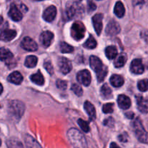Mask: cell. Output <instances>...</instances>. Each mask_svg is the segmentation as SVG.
Returning <instances> with one entry per match:
<instances>
[{"label":"cell","instance_id":"obj_1","mask_svg":"<svg viewBox=\"0 0 148 148\" xmlns=\"http://www.w3.org/2000/svg\"><path fill=\"white\" fill-rule=\"evenodd\" d=\"M69 142L74 148H87L86 138L82 132L75 128H71L68 132Z\"/></svg>","mask_w":148,"mask_h":148},{"label":"cell","instance_id":"obj_2","mask_svg":"<svg viewBox=\"0 0 148 148\" xmlns=\"http://www.w3.org/2000/svg\"><path fill=\"white\" fill-rule=\"evenodd\" d=\"M90 66L94 71L97 73V78L99 82H103L108 73L107 67L102 64V61L98 57L92 55L89 58Z\"/></svg>","mask_w":148,"mask_h":148},{"label":"cell","instance_id":"obj_3","mask_svg":"<svg viewBox=\"0 0 148 148\" xmlns=\"http://www.w3.org/2000/svg\"><path fill=\"white\" fill-rule=\"evenodd\" d=\"M25 111V105L19 100L11 101L8 105V112L11 117L16 121H19Z\"/></svg>","mask_w":148,"mask_h":148},{"label":"cell","instance_id":"obj_4","mask_svg":"<svg viewBox=\"0 0 148 148\" xmlns=\"http://www.w3.org/2000/svg\"><path fill=\"white\" fill-rule=\"evenodd\" d=\"M133 129L137 139L143 143H148V133L145 131L140 119H136L133 123Z\"/></svg>","mask_w":148,"mask_h":148},{"label":"cell","instance_id":"obj_5","mask_svg":"<svg viewBox=\"0 0 148 148\" xmlns=\"http://www.w3.org/2000/svg\"><path fill=\"white\" fill-rule=\"evenodd\" d=\"M86 28L81 21H76L71 26V36L76 41H79L84 37Z\"/></svg>","mask_w":148,"mask_h":148},{"label":"cell","instance_id":"obj_6","mask_svg":"<svg viewBox=\"0 0 148 148\" xmlns=\"http://www.w3.org/2000/svg\"><path fill=\"white\" fill-rule=\"evenodd\" d=\"M21 47L23 49L28 51V52H34L38 49V45L36 43L35 41H34L28 36L24 37L21 42Z\"/></svg>","mask_w":148,"mask_h":148},{"label":"cell","instance_id":"obj_7","mask_svg":"<svg viewBox=\"0 0 148 148\" xmlns=\"http://www.w3.org/2000/svg\"><path fill=\"white\" fill-rule=\"evenodd\" d=\"M121 31V27L119 23L116 22L114 20H111L107 25L105 28V32L108 35L113 36L119 34Z\"/></svg>","mask_w":148,"mask_h":148},{"label":"cell","instance_id":"obj_8","mask_svg":"<svg viewBox=\"0 0 148 148\" xmlns=\"http://www.w3.org/2000/svg\"><path fill=\"white\" fill-rule=\"evenodd\" d=\"M77 80L79 83L82 84L84 86H89L92 80L90 72L88 70H82L79 71L77 74Z\"/></svg>","mask_w":148,"mask_h":148},{"label":"cell","instance_id":"obj_9","mask_svg":"<svg viewBox=\"0 0 148 148\" xmlns=\"http://www.w3.org/2000/svg\"><path fill=\"white\" fill-rule=\"evenodd\" d=\"M58 66H59L60 71L63 74H68L72 69V64L71 61L67 58L60 57L58 59Z\"/></svg>","mask_w":148,"mask_h":148},{"label":"cell","instance_id":"obj_10","mask_svg":"<svg viewBox=\"0 0 148 148\" xmlns=\"http://www.w3.org/2000/svg\"><path fill=\"white\" fill-rule=\"evenodd\" d=\"M57 15V8L54 5L48 7L43 13V18L47 22H52Z\"/></svg>","mask_w":148,"mask_h":148},{"label":"cell","instance_id":"obj_11","mask_svg":"<svg viewBox=\"0 0 148 148\" xmlns=\"http://www.w3.org/2000/svg\"><path fill=\"white\" fill-rule=\"evenodd\" d=\"M130 70L134 74H142L145 71V67L140 59H134L130 65Z\"/></svg>","mask_w":148,"mask_h":148},{"label":"cell","instance_id":"obj_12","mask_svg":"<svg viewBox=\"0 0 148 148\" xmlns=\"http://www.w3.org/2000/svg\"><path fill=\"white\" fill-rule=\"evenodd\" d=\"M102 18L103 15L101 13L96 14L92 18V23H93L94 28L97 35H100L102 30Z\"/></svg>","mask_w":148,"mask_h":148},{"label":"cell","instance_id":"obj_13","mask_svg":"<svg viewBox=\"0 0 148 148\" xmlns=\"http://www.w3.org/2000/svg\"><path fill=\"white\" fill-rule=\"evenodd\" d=\"M8 15H9L10 18L14 21H20L22 20L23 18V15L22 12H21L19 9L18 8V7L15 5H12L10 7V9L9 12H8Z\"/></svg>","mask_w":148,"mask_h":148},{"label":"cell","instance_id":"obj_14","mask_svg":"<svg viewBox=\"0 0 148 148\" xmlns=\"http://www.w3.org/2000/svg\"><path fill=\"white\" fill-rule=\"evenodd\" d=\"M17 36V32L15 30L5 29L0 34V39L3 42H10L15 39Z\"/></svg>","mask_w":148,"mask_h":148},{"label":"cell","instance_id":"obj_15","mask_svg":"<svg viewBox=\"0 0 148 148\" xmlns=\"http://www.w3.org/2000/svg\"><path fill=\"white\" fill-rule=\"evenodd\" d=\"M54 35L51 31H47L43 32L40 36V42L42 45L45 47H48L52 43V41L53 39Z\"/></svg>","mask_w":148,"mask_h":148},{"label":"cell","instance_id":"obj_16","mask_svg":"<svg viewBox=\"0 0 148 148\" xmlns=\"http://www.w3.org/2000/svg\"><path fill=\"white\" fill-rule=\"evenodd\" d=\"M136 104L140 112L143 113H148V99L144 98L142 96L136 97Z\"/></svg>","mask_w":148,"mask_h":148},{"label":"cell","instance_id":"obj_17","mask_svg":"<svg viewBox=\"0 0 148 148\" xmlns=\"http://www.w3.org/2000/svg\"><path fill=\"white\" fill-rule=\"evenodd\" d=\"M13 55L9 49L6 48H0V60L6 62L7 64L12 62Z\"/></svg>","mask_w":148,"mask_h":148},{"label":"cell","instance_id":"obj_18","mask_svg":"<svg viewBox=\"0 0 148 148\" xmlns=\"http://www.w3.org/2000/svg\"><path fill=\"white\" fill-rule=\"evenodd\" d=\"M118 104H119V108L121 109H129L131 106V99H129V97L126 95H121L118 97Z\"/></svg>","mask_w":148,"mask_h":148},{"label":"cell","instance_id":"obj_19","mask_svg":"<svg viewBox=\"0 0 148 148\" xmlns=\"http://www.w3.org/2000/svg\"><path fill=\"white\" fill-rule=\"evenodd\" d=\"M24 139L26 148H42L39 142L31 135L25 134Z\"/></svg>","mask_w":148,"mask_h":148},{"label":"cell","instance_id":"obj_20","mask_svg":"<svg viewBox=\"0 0 148 148\" xmlns=\"http://www.w3.org/2000/svg\"><path fill=\"white\" fill-rule=\"evenodd\" d=\"M23 76L21 73L18 71H15V72L12 73L10 74L9 76L8 77V81L10 83L14 84H21L23 82Z\"/></svg>","mask_w":148,"mask_h":148},{"label":"cell","instance_id":"obj_21","mask_svg":"<svg viewBox=\"0 0 148 148\" xmlns=\"http://www.w3.org/2000/svg\"><path fill=\"white\" fill-rule=\"evenodd\" d=\"M84 109L87 113L90 121L95 120V118H96V110H95V106L90 102L86 101L84 102Z\"/></svg>","mask_w":148,"mask_h":148},{"label":"cell","instance_id":"obj_22","mask_svg":"<svg viewBox=\"0 0 148 148\" xmlns=\"http://www.w3.org/2000/svg\"><path fill=\"white\" fill-rule=\"evenodd\" d=\"M110 82L111 85L114 87H120L124 83L123 78L120 75H118V74H114L111 76Z\"/></svg>","mask_w":148,"mask_h":148},{"label":"cell","instance_id":"obj_23","mask_svg":"<svg viewBox=\"0 0 148 148\" xmlns=\"http://www.w3.org/2000/svg\"><path fill=\"white\" fill-rule=\"evenodd\" d=\"M8 148H24L22 142L15 137L10 138L6 142Z\"/></svg>","mask_w":148,"mask_h":148},{"label":"cell","instance_id":"obj_24","mask_svg":"<svg viewBox=\"0 0 148 148\" xmlns=\"http://www.w3.org/2000/svg\"><path fill=\"white\" fill-rule=\"evenodd\" d=\"M32 82H34L36 84L39 85V86H43L45 84V78L43 75L41 73V72H37L36 73H34L31 75L30 77Z\"/></svg>","mask_w":148,"mask_h":148},{"label":"cell","instance_id":"obj_25","mask_svg":"<svg viewBox=\"0 0 148 148\" xmlns=\"http://www.w3.org/2000/svg\"><path fill=\"white\" fill-rule=\"evenodd\" d=\"M114 13L118 18H123L125 15V8L121 2H117L114 8Z\"/></svg>","mask_w":148,"mask_h":148},{"label":"cell","instance_id":"obj_26","mask_svg":"<svg viewBox=\"0 0 148 148\" xmlns=\"http://www.w3.org/2000/svg\"><path fill=\"white\" fill-rule=\"evenodd\" d=\"M79 8L76 5H71L69 8H67L65 13H66V17L68 18V20L72 19L76 16V14L79 12Z\"/></svg>","mask_w":148,"mask_h":148},{"label":"cell","instance_id":"obj_27","mask_svg":"<svg viewBox=\"0 0 148 148\" xmlns=\"http://www.w3.org/2000/svg\"><path fill=\"white\" fill-rule=\"evenodd\" d=\"M118 54L117 49L114 46H109L105 49V55L109 60H113L116 58Z\"/></svg>","mask_w":148,"mask_h":148},{"label":"cell","instance_id":"obj_28","mask_svg":"<svg viewBox=\"0 0 148 148\" xmlns=\"http://www.w3.org/2000/svg\"><path fill=\"white\" fill-rule=\"evenodd\" d=\"M38 59L34 55H29L25 58V65L28 68H34L36 65Z\"/></svg>","mask_w":148,"mask_h":148},{"label":"cell","instance_id":"obj_29","mask_svg":"<svg viewBox=\"0 0 148 148\" xmlns=\"http://www.w3.org/2000/svg\"><path fill=\"white\" fill-rule=\"evenodd\" d=\"M60 49L62 53H71L74 50V48L66 42H61L60 44Z\"/></svg>","mask_w":148,"mask_h":148},{"label":"cell","instance_id":"obj_30","mask_svg":"<svg viewBox=\"0 0 148 148\" xmlns=\"http://www.w3.org/2000/svg\"><path fill=\"white\" fill-rule=\"evenodd\" d=\"M97 45V42L95 39V38H94L92 36H90L89 37V39H87V41L85 42L84 46V47L86 48V49H95V48L96 47Z\"/></svg>","mask_w":148,"mask_h":148},{"label":"cell","instance_id":"obj_31","mask_svg":"<svg viewBox=\"0 0 148 148\" xmlns=\"http://www.w3.org/2000/svg\"><path fill=\"white\" fill-rule=\"evenodd\" d=\"M101 95L103 97L106 98H110L111 96H112V91H111L110 88L108 86L107 84H104L103 86L101 88Z\"/></svg>","mask_w":148,"mask_h":148},{"label":"cell","instance_id":"obj_32","mask_svg":"<svg viewBox=\"0 0 148 148\" xmlns=\"http://www.w3.org/2000/svg\"><path fill=\"white\" fill-rule=\"evenodd\" d=\"M126 62V57L125 55H121L120 56L118 57L117 59L114 62V66L116 68H121L125 65Z\"/></svg>","mask_w":148,"mask_h":148},{"label":"cell","instance_id":"obj_33","mask_svg":"<svg viewBox=\"0 0 148 148\" xmlns=\"http://www.w3.org/2000/svg\"><path fill=\"white\" fill-rule=\"evenodd\" d=\"M138 89L141 92H146L148 90V79H142L137 84Z\"/></svg>","mask_w":148,"mask_h":148},{"label":"cell","instance_id":"obj_34","mask_svg":"<svg viewBox=\"0 0 148 148\" xmlns=\"http://www.w3.org/2000/svg\"><path fill=\"white\" fill-rule=\"evenodd\" d=\"M71 90L77 96H82L83 95V89H82V86L80 85L77 84H73L71 86Z\"/></svg>","mask_w":148,"mask_h":148},{"label":"cell","instance_id":"obj_35","mask_svg":"<svg viewBox=\"0 0 148 148\" xmlns=\"http://www.w3.org/2000/svg\"><path fill=\"white\" fill-rule=\"evenodd\" d=\"M78 124L81 127V129L84 131V132H89V123L86 122V121H84L83 119H79L78 120Z\"/></svg>","mask_w":148,"mask_h":148},{"label":"cell","instance_id":"obj_36","mask_svg":"<svg viewBox=\"0 0 148 148\" xmlns=\"http://www.w3.org/2000/svg\"><path fill=\"white\" fill-rule=\"evenodd\" d=\"M102 111L105 113H111L113 112V103H107L102 107Z\"/></svg>","mask_w":148,"mask_h":148},{"label":"cell","instance_id":"obj_37","mask_svg":"<svg viewBox=\"0 0 148 148\" xmlns=\"http://www.w3.org/2000/svg\"><path fill=\"white\" fill-rule=\"evenodd\" d=\"M44 66H45L47 71L50 75H52V74L54 73L53 66H52V64L50 62H48V61L47 62H45V64H44Z\"/></svg>","mask_w":148,"mask_h":148},{"label":"cell","instance_id":"obj_38","mask_svg":"<svg viewBox=\"0 0 148 148\" xmlns=\"http://www.w3.org/2000/svg\"><path fill=\"white\" fill-rule=\"evenodd\" d=\"M57 86H58L59 89H65L67 88V86H68V84H67V82L63 80H61V79H58L56 82Z\"/></svg>","mask_w":148,"mask_h":148},{"label":"cell","instance_id":"obj_39","mask_svg":"<svg viewBox=\"0 0 148 148\" xmlns=\"http://www.w3.org/2000/svg\"><path fill=\"white\" fill-rule=\"evenodd\" d=\"M96 8V5L92 1H91V0H88V10H89V12H90L95 10Z\"/></svg>","mask_w":148,"mask_h":148},{"label":"cell","instance_id":"obj_40","mask_svg":"<svg viewBox=\"0 0 148 148\" xmlns=\"http://www.w3.org/2000/svg\"><path fill=\"white\" fill-rule=\"evenodd\" d=\"M146 2V0H132V4L134 6H138V5H142Z\"/></svg>","mask_w":148,"mask_h":148},{"label":"cell","instance_id":"obj_41","mask_svg":"<svg viewBox=\"0 0 148 148\" xmlns=\"http://www.w3.org/2000/svg\"><path fill=\"white\" fill-rule=\"evenodd\" d=\"M110 123L112 124L114 123V121H113V118H109V119H105V121H104V124L106 125V126H112V125L110 124Z\"/></svg>","mask_w":148,"mask_h":148},{"label":"cell","instance_id":"obj_42","mask_svg":"<svg viewBox=\"0 0 148 148\" xmlns=\"http://www.w3.org/2000/svg\"><path fill=\"white\" fill-rule=\"evenodd\" d=\"M119 140L121 141V142H127V139H126V134L120 135V136H119Z\"/></svg>","mask_w":148,"mask_h":148},{"label":"cell","instance_id":"obj_43","mask_svg":"<svg viewBox=\"0 0 148 148\" xmlns=\"http://www.w3.org/2000/svg\"><path fill=\"white\" fill-rule=\"evenodd\" d=\"M126 116L128 118V119H132L134 118V113H132V112H129V113H126Z\"/></svg>","mask_w":148,"mask_h":148},{"label":"cell","instance_id":"obj_44","mask_svg":"<svg viewBox=\"0 0 148 148\" xmlns=\"http://www.w3.org/2000/svg\"><path fill=\"white\" fill-rule=\"evenodd\" d=\"M110 148H121V147L116 143H115V142H112V143L110 144Z\"/></svg>","mask_w":148,"mask_h":148},{"label":"cell","instance_id":"obj_45","mask_svg":"<svg viewBox=\"0 0 148 148\" xmlns=\"http://www.w3.org/2000/svg\"><path fill=\"white\" fill-rule=\"evenodd\" d=\"M2 92H3V86H2V84L0 83V95L2 93Z\"/></svg>","mask_w":148,"mask_h":148},{"label":"cell","instance_id":"obj_46","mask_svg":"<svg viewBox=\"0 0 148 148\" xmlns=\"http://www.w3.org/2000/svg\"><path fill=\"white\" fill-rule=\"evenodd\" d=\"M2 22H3V18L2 16H0V25L2 23Z\"/></svg>","mask_w":148,"mask_h":148},{"label":"cell","instance_id":"obj_47","mask_svg":"<svg viewBox=\"0 0 148 148\" xmlns=\"http://www.w3.org/2000/svg\"><path fill=\"white\" fill-rule=\"evenodd\" d=\"M34 1H36V2H39V1H43V0H34Z\"/></svg>","mask_w":148,"mask_h":148},{"label":"cell","instance_id":"obj_48","mask_svg":"<svg viewBox=\"0 0 148 148\" xmlns=\"http://www.w3.org/2000/svg\"><path fill=\"white\" fill-rule=\"evenodd\" d=\"M1 145H2V141H1V139H0V146H1Z\"/></svg>","mask_w":148,"mask_h":148},{"label":"cell","instance_id":"obj_49","mask_svg":"<svg viewBox=\"0 0 148 148\" xmlns=\"http://www.w3.org/2000/svg\"><path fill=\"white\" fill-rule=\"evenodd\" d=\"M98 1H100V0H98Z\"/></svg>","mask_w":148,"mask_h":148}]
</instances>
